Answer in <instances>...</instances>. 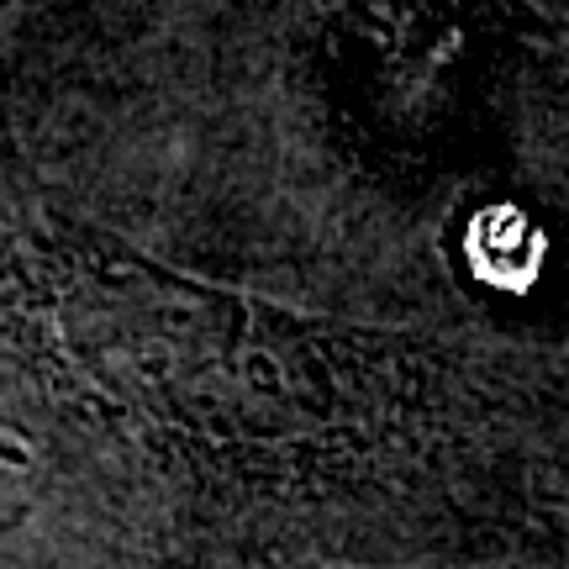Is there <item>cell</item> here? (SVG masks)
<instances>
[{"mask_svg": "<svg viewBox=\"0 0 569 569\" xmlns=\"http://www.w3.org/2000/svg\"><path fill=\"white\" fill-rule=\"evenodd\" d=\"M274 569H343V565H274ZM501 569H517V565H501Z\"/></svg>", "mask_w": 569, "mask_h": 569, "instance_id": "6da1fadb", "label": "cell"}]
</instances>
